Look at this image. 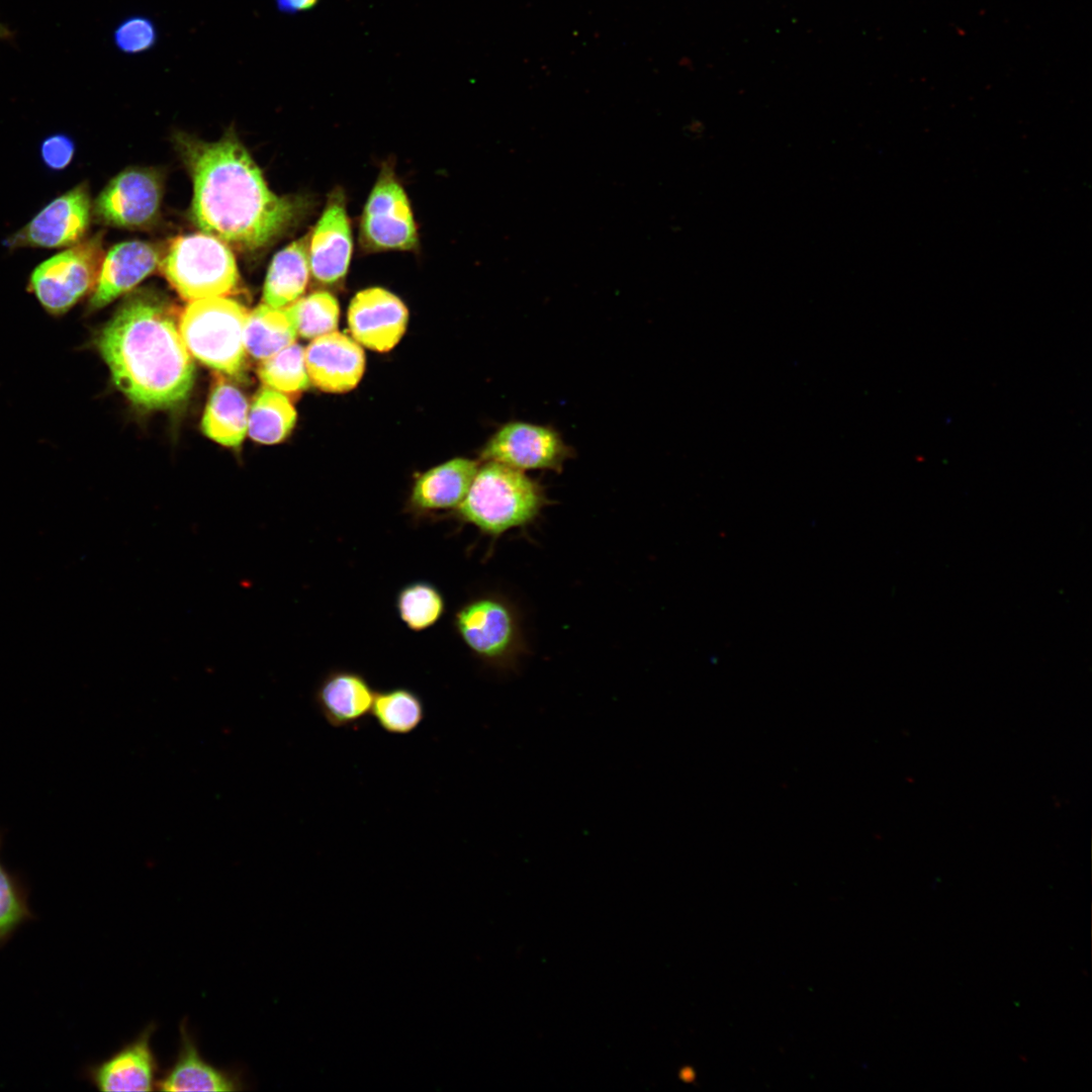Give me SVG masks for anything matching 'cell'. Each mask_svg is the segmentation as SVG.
I'll return each mask as SVG.
<instances>
[{
	"label": "cell",
	"mask_w": 1092,
	"mask_h": 1092,
	"mask_svg": "<svg viewBox=\"0 0 1092 1092\" xmlns=\"http://www.w3.org/2000/svg\"><path fill=\"white\" fill-rule=\"evenodd\" d=\"M375 692L361 672L334 668L316 686L313 702L331 727L355 728L370 716Z\"/></svg>",
	"instance_id": "2e32d148"
},
{
	"label": "cell",
	"mask_w": 1092,
	"mask_h": 1092,
	"mask_svg": "<svg viewBox=\"0 0 1092 1092\" xmlns=\"http://www.w3.org/2000/svg\"><path fill=\"white\" fill-rule=\"evenodd\" d=\"M297 334L304 339H314L335 332L340 317L337 298L328 291H315L285 307Z\"/></svg>",
	"instance_id": "4316f807"
},
{
	"label": "cell",
	"mask_w": 1092,
	"mask_h": 1092,
	"mask_svg": "<svg viewBox=\"0 0 1092 1092\" xmlns=\"http://www.w3.org/2000/svg\"><path fill=\"white\" fill-rule=\"evenodd\" d=\"M249 407L245 395L234 385L219 382L213 388L202 418V431L213 441L239 446L248 431Z\"/></svg>",
	"instance_id": "44dd1931"
},
{
	"label": "cell",
	"mask_w": 1092,
	"mask_h": 1092,
	"mask_svg": "<svg viewBox=\"0 0 1092 1092\" xmlns=\"http://www.w3.org/2000/svg\"><path fill=\"white\" fill-rule=\"evenodd\" d=\"M397 615L407 629L425 631L436 625L446 612L442 592L432 582L417 580L404 584L395 600Z\"/></svg>",
	"instance_id": "d4e9b609"
},
{
	"label": "cell",
	"mask_w": 1092,
	"mask_h": 1092,
	"mask_svg": "<svg viewBox=\"0 0 1092 1092\" xmlns=\"http://www.w3.org/2000/svg\"><path fill=\"white\" fill-rule=\"evenodd\" d=\"M408 310L395 294L370 287L355 294L348 308V324L357 343L370 350L387 352L404 335Z\"/></svg>",
	"instance_id": "4fadbf2b"
},
{
	"label": "cell",
	"mask_w": 1092,
	"mask_h": 1092,
	"mask_svg": "<svg viewBox=\"0 0 1092 1092\" xmlns=\"http://www.w3.org/2000/svg\"><path fill=\"white\" fill-rule=\"evenodd\" d=\"M547 504L542 486L524 471L489 461L477 470L466 496L452 516L496 539L510 530L532 524Z\"/></svg>",
	"instance_id": "3957f363"
},
{
	"label": "cell",
	"mask_w": 1092,
	"mask_h": 1092,
	"mask_svg": "<svg viewBox=\"0 0 1092 1092\" xmlns=\"http://www.w3.org/2000/svg\"><path fill=\"white\" fill-rule=\"evenodd\" d=\"M13 36H14L13 31L9 27H7L6 25H4L3 23L0 22V39L9 40V39H12Z\"/></svg>",
	"instance_id": "1f68e13d"
},
{
	"label": "cell",
	"mask_w": 1092,
	"mask_h": 1092,
	"mask_svg": "<svg viewBox=\"0 0 1092 1092\" xmlns=\"http://www.w3.org/2000/svg\"><path fill=\"white\" fill-rule=\"evenodd\" d=\"M2 843L3 834L0 832V850ZM31 918L23 882L8 871L0 858V945Z\"/></svg>",
	"instance_id": "83f0119b"
},
{
	"label": "cell",
	"mask_w": 1092,
	"mask_h": 1092,
	"mask_svg": "<svg viewBox=\"0 0 1092 1092\" xmlns=\"http://www.w3.org/2000/svg\"><path fill=\"white\" fill-rule=\"evenodd\" d=\"M159 267L176 292L188 301L226 296L240 281L230 246L203 232L172 240L162 253Z\"/></svg>",
	"instance_id": "5b68a950"
},
{
	"label": "cell",
	"mask_w": 1092,
	"mask_h": 1092,
	"mask_svg": "<svg viewBox=\"0 0 1092 1092\" xmlns=\"http://www.w3.org/2000/svg\"><path fill=\"white\" fill-rule=\"evenodd\" d=\"M161 251L145 241L116 244L104 255L89 307L99 309L131 290L157 267Z\"/></svg>",
	"instance_id": "e0dca14e"
},
{
	"label": "cell",
	"mask_w": 1092,
	"mask_h": 1092,
	"mask_svg": "<svg viewBox=\"0 0 1092 1092\" xmlns=\"http://www.w3.org/2000/svg\"><path fill=\"white\" fill-rule=\"evenodd\" d=\"M193 182L191 217L205 234L243 251L260 250L294 226L309 202L273 192L232 132L215 142L179 138Z\"/></svg>",
	"instance_id": "6da1fadb"
},
{
	"label": "cell",
	"mask_w": 1092,
	"mask_h": 1092,
	"mask_svg": "<svg viewBox=\"0 0 1092 1092\" xmlns=\"http://www.w3.org/2000/svg\"><path fill=\"white\" fill-rule=\"evenodd\" d=\"M249 311L226 296L189 301L179 318V333L194 358L231 375L239 373L246 357L245 329Z\"/></svg>",
	"instance_id": "277c9868"
},
{
	"label": "cell",
	"mask_w": 1092,
	"mask_h": 1092,
	"mask_svg": "<svg viewBox=\"0 0 1092 1092\" xmlns=\"http://www.w3.org/2000/svg\"><path fill=\"white\" fill-rule=\"evenodd\" d=\"M297 331L286 308L260 304L249 312L245 348L253 358L264 360L295 342Z\"/></svg>",
	"instance_id": "7402d4cb"
},
{
	"label": "cell",
	"mask_w": 1092,
	"mask_h": 1092,
	"mask_svg": "<svg viewBox=\"0 0 1092 1092\" xmlns=\"http://www.w3.org/2000/svg\"><path fill=\"white\" fill-rule=\"evenodd\" d=\"M304 358L310 382L327 392L353 389L365 370L361 346L336 331L314 338L304 350Z\"/></svg>",
	"instance_id": "5bb4252c"
},
{
	"label": "cell",
	"mask_w": 1092,
	"mask_h": 1092,
	"mask_svg": "<svg viewBox=\"0 0 1092 1092\" xmlns=\"http://www.w3.org/2000/svg\"><path fill=\"white\" fill-rule=\"evenodd\" d=\"M310 275L307 236L280 250L272 259L263 288L262 301L284 308L305 291Z\"/></svg>",
	"instance_id": "ffe728a7"
},
{
	"label": "cell",
	"mask_w": 1092,
	"mask_h": 1092,
	"mask_svg": "<svg viewBox=\"0 0 1092 1092\" xmlns=\"http://www.w3.org/2000/svg\"><path fill=\"white\" fill-rule=\"evenodd\" d=\"M179 1049L173 1064L157 1081L162 1091H237L242 1081L236 1074L217 1068L200 1054L187 1023L180 1025Z\"/></svg>",
	"instance_id": "d6986e66"
},
{
	"label": "cell",
	"mask_w": 1092,
	"mask_h": 1092,
	"mask_svg": "<svg viewBox=\"0 0 1092 1092\" xmlns=\"http://www.w3.org/2000/svg\"><path fill=\"white\" fill-rule=\"evenodd\" d=\"M162 196L161 178L155 171L129 168L108 182L96 198L93 212L102 223L142 229L158 218Z\"/></svg>",
	"instance_id": "9c48e42d"
},
{
	"label": "cell",
	"mask_w": 1092,
	"mask_h": 1092,
	"mask_svg": "<svg viewBox=\"0 0 1092 1092\" xmlns=\"http://www.w3.org/2000/svg\"><path fill=\"white\" fill-rule=\"evenodd\" d=\"M277 10L284 14H296L313 9L320 0H274Z\"/></svg>",
	"instance_id": "4dcf8cb0"
},
{
	"label": "cell",
	"mask_w": 1092,
	"mask_h": 1092,
	"mask_svg": "<svg viewBox=\"0 0 1092 1092\" xmlns=\"http://www.w3.org/2000/svg\"><path fill=\"white\" fill-rule=\"evenodd\" d=\"M102 233L79 242L40 263L29 289L43 308L61 315L95 287L104 258Z\"/></svg>",
	"instance_id": "52a82bcc"
},
{
	"label": "cell",
	"mask_w": 1092,
	"mask_h": 1092,
	"mask_svg": "<svg viewBox=\"0 0 1092 1092\" xmlns=\"http://www.w3.org/2000/svg\"><path fill=\"white\" fill-rule=\"evenodd\" d=\"M310 275L324 285L341 282L349 270L353 234L345 193L334 189L314 228L307 235Z\"/></svg>",
	"instance_id": "7c38bea8"
},
{
	"label": "cell",
	"mask_w": 1092,
	"mask_h": 1092,
	"mask_svg": "<svg viewBox=\"0 0 1092 1092\" xmlns=\"http://www.w3.org/2000/svg\"><path fill=\"white\" fill-rule=\"evenodd\" d=\"M155 1024L110 1057L87 1068L86 1076L100 1091H152L157 1085L158 1061L151 1045Z\"/></svg>",
	"instance_id": "9a60e30c"
},
{
	"label": "cell",
	"mask_w": 1092,
	"mask_h": 1092,
	"mask_svg": "<svg viewBox=\"0 0 1092 1092\" xmlns=\"http://www.w3.org/2000/svg\"><path fill=\"white\" fill-rule=\"evenodd\" d=\"M92 204L86 184H79L47 204L28 223L7 237L3 245L17 248L71 247L90 224Z\"/></svg>",
	"instance_id": "30bf717a"
},
{
	"label": "cell",
	"mask_w": 1092,
	"mask_h": 1092,
	"mask_svg": "<svg viewBox=\"0 0 1092 1092\" xmlns=\"http://www.w3.org/2000/svg\"><path fill=\"white\" fill-rule=\"evenodd\" d=\"M115 48L125 55H138L152 50L159 38L155 22L145 15H130L113 30Z\"/></svg>",
	"instance_id": "f1b7e54d"
},
{
	"label": "cell",
	"mask_w": 1092,
	"mask_h": 1092,
	"mask_svg": "<svg viewBox=\"0 0 1092 1092\" xmlns=\"http://www.w3.org/2000/svg\"><path fill=\"white\" fill-rule=\"evenodd\" d=\"M477 470V463L467 458H454L427 470L416 479L406 509L415 517L456 510L466 496Z\"/></svg>",
	"instance_id": "ac0fdd59"
},
{
	"label": "cell",
	"mask_w": 1092,
	"mask_h": 1092,
	"mask_svg": "<svg viewBox=\"0 0 1092 1092\" xmlns=\"http://www.w3.org/2000/svg\"><path fill=\"white\" fill-rule=\"evenodd\" d=\"M453 627L468 650L491 668L514 669L525 652L518 610L499 594L466 601L455 612Z\"/></svg>",
	"instance_id": "8992f818"
},
{
	"label": "cell",
	"mask_w": 1092,
	"mask_h": 1092,
	"mask_svg": "<svg viewBox=\"0 0 1092 1092\" xmlns=\"http://www.w3.org/2000/svg\"><path fill=\"white\" fill-rule=\"evenodd\" d=\"M115 386L148 410L176 406L189 395L194 365L169 308L140 295L126 301L97 338Z\"/></svg>",
	"instance_id": "7a4b0ae2"
},
{
	"label": "cell",
	"mask_w": 1092,
	"mask_h": 1092,
	"mask_svg": "<svg viewBox=\"0 0 1092 1092\" xmlns=\"http://www.w3.org/2000/svg\"><path fill=\"white\" fill-rule=\"evenodd\" d=\"M568 447L552 428L523 422L503 426L486 443L481 456L512 468L560 470Z\"/></svg>",
	"instance_id": "8fae6325"
},
{
	"label": "cell",
	"mask_w": 1092,
	"mask_h": 1092,
	"mask_svg": "<svg viewBox=\"0 0 1092 1092\" xmlns=\"http://www.w3.org/2000/svg\"><path fill=\"white\" fill-rule=\"evenodd\" d=\"M261 361L258 373L266 387L287 394L308 388L304 349L295 342Z\"/></svg>",
	"instance_id": "484cf974"
},
{
	"label": "cell",
	"mask_w": 1092,
	"mask_h": 1092,
	"mask_svg": "<svg viewBox=\"0 0 1092 1092\" xmlns=\"http://www.w3.org/2000/svg\"><path fill=\"white\" fill-rule=\"evenodd\" d=\"M74 155V141L65 133L49 135L40 144L41 161L48 169L53 171L66 169Z\"/></svg>",
	"instance_id": "f546056e"
},
{
	"label": "cell",
	"mask_w": 1092,
	"mask_h": 1092,
	"mask_svg": "<svg viewBox=\"0 0 1092 1092\" xmlns=\"http://www.w3.org/2000/svg\"><path fill=\"white\" fill-rule=\"evenodd\" d=\"M370 716L385 733L408 735L425 720V702L415 690L406 687L376 691Z\"/></svg>",
	"instance_id": "603a6c76"
},
{
	"label": "cell",
	"mask_w": 1092,
	"mask_h": 1092,
	"mask_svg": "<svg viewBox=\"0 0 1092 1092\" xmlns=\"http://www.w3.org/2000/svg\"><path fill=\"white\" fill-rule=\"evenodd\" d=\"M296 423V411L282 392L265 387L249 410V436L262 444H276L285 439Z\"/></svg>",
	"instance_id": "cb8c5ba5"
},
{
	"label": "cell",
	"mask_w": 1092,
	"mask_h": 1092,
	"mask_svg": "<svg viewBox=\"0 0 1092 1092\" xmlns=\"http://www.w3.org/2000/svg\"><path fill=\"white\" fill-rule=\"evenodd\" d=\"M359 242L366 252L412 251L419 246L410 199L388 163L382 165L364 205Z\"/></svg>",
	"instance_id": "ba28073f"
}]
</instances>
